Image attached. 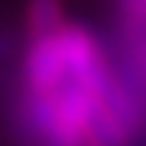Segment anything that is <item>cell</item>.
Returning <instances> with one entry per match:
<instances>
[{"mask_svg":"<svg viewBox=\"0 0 146 146\" xmlns=\"http://www.w3.org/2000/svg\"><path fill=\"white\" fill-rule=\"evenodd\" d=\"M110 63L134 92L146 119V0L116 3V45Z\"/></svg>","mask_w":146,"mask_h":146,"instance_id":"cell-1","label":"cell"},{"mask_svg":"<svg viewBox=\"0 0 146 146\" xmlns=\"http://www.w3.org/2000/svg\"><path fill=\"white\" fill-rule=\"evenodd\" d=\"M69 78L66 72V57L60 48V36L45 39H27L21 63V84L33 92H54L60 84Z\"/></svg>","mask_w":146,"mask_h":146,"instance_id":"cell-2","label":"cell"},{"mask_svg":"<svg viewBox=\"0 0 146 146\" xmlns=\"http://www.w3.org/2000/svg\"><path fill=\"white\" fill-rule=\"evenodd\" d=\"M66 6L63 0H27L24 9V33L27 39H45L66 27Z\"/></svg>","mask_w":146,"mask_h":146,"instance_id":"cell-3","label":"cell"},{"mask_svg":"<svg viewBox=\"0 0 146 146\" xmlns=\"http://www.w3.org/2000/svg\"><path fill=\"white\" fill-rule=\"evenodd\" d=\"M15 45H18V36H15V30H0V60H6L15 51Z\"/></svg>","mask_w":146,"mask_h":146,"instance_id":"cell-4","label":"cell"},{"mask_svg":"<svg viewBox=\"0 0 146 146\" xmlns=\"http://www.w3.org/2000/svg\"><path fill=\"white\" fill-rule=\"evenodd\" d=\"M78 146H98L96 140H92V137H90V131H87V134H84L81 137V140H78Z\"/></svg>","mask_w":146,"mask_h":146,"instance_id":"cell-5","label":"cell"}]
</instances>
